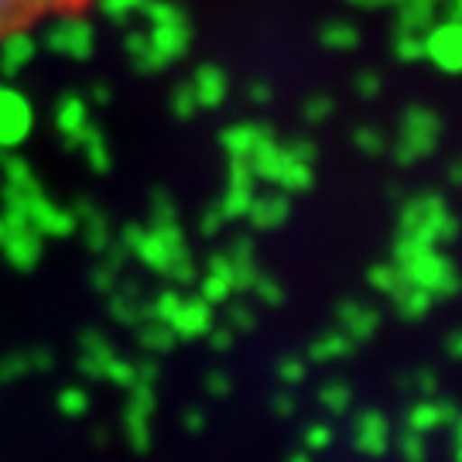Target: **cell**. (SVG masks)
Here are the masks:
<instances>
[{
	"label": "cell",
	"instance_id": "cell-1",
	"mask_svg": "<svg viewBox=\"0 0 462 462\" xmlns=\"http://www.w3.org/2000/svg\"><path fill=\"white\" fill-rule=\"evenodd\" d=\"M394 264L401 267L404 281H411V284H418V288H425L435 301L452 298L462 291V274L456 271V264H452L439 247H425V244H411V240L397 236Z\"/></svg>",
	"mask_w": 462,
	"mask_h": 462
},
{
	"label": "cell",
	"instance_id": "cell-2",
	"mask_svg": "<svg viewBox=\"0 0 462 462\" xmlns=\"http://www.w3.org/2000/svg\"><path fill=\"white\" fill-rule=\"evenodd\" d=\"M397 236H404L411 244H425V247H442V244H452L459 236V219L448 213L446 199L425 192V196H414L404 202Z\"/></svg>",
	"mask_w": 462,
	"mask_h": 462
},
{
	"label": "cell",
	"instance_id": "cell-3",
	"mask_svg": "<svg viewBox=\"0 0 462 462\" xmlns=\"http://www.w3.org/2000/svg\"><path fill=\"white\" fill-rule=\"evenodd\" d=\"M439 134H442V124H439L435 110H429V106H408L404 116H401L394 162L397 165H418V162H425L429 154H435Z\"/></svg>",
	"mask_w": 462,
	"mask_h": 462
},
{
	"label": "cell",
	"instance_id": "cell-4",
	"mask_svg": "<svg viewBox=\"0 0 462 462\" xmlns=\"http://www.w3.org/2000/svg\"><path fill=\"white\" fill-rule=\"evenodd\" d=\"M261 171H264L271 182H278L284 192H309L315 185V171L312 165H305V162H298L295 154L288 151V144L284 148H278V144H267L264 151H261Z\"/></svg>",
	"mask_w": 462,
	"mask_h": 462
},
{
	"label": "cell",
	"instance_id": "cell-5",
	"mask_svg": "<svg viewBox=\"0 0 462 462\" xmlns=\"http://www.w3.org/2000/svg\"><path fill=\"white\" fill-rule=\"evenodd\" d=\"M425 59L446 76H462V21H442L425 32Z\"/></svg>",
	"mask_w": 462,
	"mask_h": 462
},
{
	"label": "cell",
	"instance_id": "cell-6",
	"mask_svg": "<svg viewBox=\"0 0 462 462\" xmlns=\"http://www.w3.org/2000/svg\"><path fill=\"white\" fill-rule=\"evenodd\" d=\"M69 0H0V42L32 28L34 21L66 7Z\"/></svg>",
	"mask_w": 462,
	"mask_h": 462
},
{
	"label": "cell",
	"instance_id": "cell-7",
	"mask_svg": "<svg viewBox=\"0 0 462 462\" xmlns=\"http://www.w3.org/2000/svg\"><path fill=\"white\" fill-rule=\"evenodd\" d=\"M336 322H339V332H346L353 343H366L380 329V315L364 301H343L336 309Z\"/></svg>",
	"mask_w": 462,
	"mask_h": 462
},
{
	"label": "cell",
	"instance_id": "cell-8",
	"mask_svg": "<svg viewBox=\"0 0 462 462\" xmlns=\"http://www.w3.org/2000/svg\"><path fill=\"white\" fill-rule=\"evenodd\" d=\"M397 28L401 32H418L425 34L435 21L439 11V0H397Z\"/></svg>",
	"mask_w": 462,
	"mask_h": 462
},
{
	"label": "cell",
	"instance_id": "cell-9",
	"mask_svg": "<svg viewBox=\"0 0 462 462\" xmlns=\"http://www.w3.org/2000/svg\"><path fill=\"white\" fill-rule=\"evenodd\" d=\"M391 301H394L397 315H401V319H408V322H418V319H425V315L431 312V305H435V298H431L425 288L411 284V281H404V284L397 288L394 295H391Z\"/></svg>",
	"mask_w": 462,
	"mask_h": 462
},
{
	"label": "cell",
	"instance_id": "cell-10",
	"mask_svg": "<svg viewBox=\"0 0 462 462\" xmlns=\"http://www.w3.org/2000/svg\"><path fill=\"white\" fill-rule=\"evenodd\" d=\"M319 45L329 51H353L360 45V28L356 24H349V21H326L322 28H319Z\"/></svg>",
	"mask_w": 462,
	"mask_h": 462
},
{
	"label": "cell",
	"instance_id": "cell-11",
	"mask_svg": "<svg viewBox=\"0 0 462 462\" xmlns=\"http://www.w3.org/2000/svg\"><path fill=\"white\" fill-rule=\"evenodd\" d=\"M349 349H353V339H349L346 332H322V336H315L309 353H312V360H336V356H346Z\"/></svg>",
	"mask_w": 462,
	"mask_h": 462
},
{
	"label": "cell",
	"instance_id": "cell-12",
	"mask_svg": "<svg viewBox=\"0 0 462 462\" xmlns=\"http://www.w3.org/2000/svg\"><path fill=\"white\" fill-rule=\"evenodd\" d=\"M391 51H394L397 62H421L425 59V34L418 32H394V42H391Z\"/></svg>",
	"mask_w": 462,
	"mask_h": 462
},
{
	"label": "cell",
	"instance_id": "cell-13",
	"mask_svg": "<svg viewBox=\"0 0 462 462\" xmlns=\"http://www.w3.org/2000/svg\"><path fill=\"white\" fill-rule=\"evenodd\" d=\"M366 281H370V288L374 291H380V295H394L397 288L404 284V274H401V267L397 264H377L366 271Z\"/></svg>",
	"mask_w": 462,
	"mask_h": 462
},
{
	"label": "cell",
	"instance_id": "cell-14",
	"mask_svg": "<svg viewBox=\"0 0 462 462\" xmlns=\"http://www.w3.org/2000/svg\"><path fill=\"white\" fill-rule=\"evenodd\" d=\"M288 199L284 196H274V199H264V202H257V213H254V219L261 223V226H267V230H274V226H281L284 219H288Z\"/></svg>",
	"mask_w": 462,
	"mask_h": 462
},
{
	"label": "cell",
	"instance_id": "cell-15",
	"mask_svg": "<svg viewBox=\"0 0 462 462\" xmlns=\"http://www.w3.org/2000/svg\"><path fill=\"white\" fill-rule=\"evenodd\" d=\"M336 114V103H332V97H326V93H312V97L301 103V120L305 124H326L329 116Z\"/></svg>",
	"mask_w": 462,
	"mask_h": 462
},
{
	"label": "cell",
	"instance_id": "cell-16",
	"mask_svg": "<svg viewBox=\"0 0 462 462\" xmlns=\"http://www.w3.org/2000/svg\"><path fill=\"white\" fill-rule=\"evenodd\" d=\"M353 144H356V151H364L366 158H374V154H383V151H387L383 134H380L377 127H370V124H360V127L353 131Z\"/></svg>",
	"mask_w": 462,
	"mask_h": 462
},
{
	"label": "cell",
	"instance_id": "cell-17",
	"mask_svg": "<svg viewBox=\"0 0 462 462\" xmlns=\"http://www.w3.org/2000/svg\"><path fill=\"white\" fill-rule=\"evenodd\" d=\"M353 86H356V97H360V99H374L380 89H383L377 69H360V72L353 76Z\"/></svg>",
	"mask_w": 462,
	"mask_h": 462
},
{
	"label": "cell",
	"instance_id": "cell-18",
	"mask_svg": "<svg viewBox=\"0 0 462 462\" xmlns=\"http://www.w3.org/2000/svg\"><path fill=\"white\" fill-rule=\"evenodd\" d=\"M288 151L295 154L298 162H305V165H312L315 158H319V148H315V141H309V137H298V141H291V144H288Z\"/></svg>",
	"mask_w": 462,
	"mask_h": 462
},
{
	"label": "cell",
	"instance_id": "cell-19",
	"mask_svg": "<svg viewBox=\"0 0 462 462\" xmlns=\"http://www.w3.org/2000/svg\"><path fill=\"white\" fill-rule=\"evenodd\" d=\"M353 7H360V11H394L397 0H349Z\"/></svg>",
	"mask_w": 462,
	"mask_h": 462
},
{
	"label": "cell",
	"instance_id": "cell-20",
	"mask_svg": "<svg viewBox=\"0 0 462 462\" xmlns=\"http://www.w3.org/2000/svg\"><path fill=\"white\" fill-rule=\"evenodd\" d=\"M446 353L448 356H462V329L448 332L446 336Z\"/></svg>",
	"mask_w": 462,
	"mask_h": 462
},
{
	"label": "cell",
	"instance_id": "cell-21",
	"mask_svg": "<svg viewBox=\"0 0 462 462\" xmlns=\"http://www.w3.org/2000/svg\"><path fill=\"white\" fill-rule=\"evenodd\" d=\"M442 4H446L448 21H462V0H442Z\"/></svg>",
	"mask_w": 462,
	"mask_h": 462
},
{
	"label": "cell",
	"instance_id": "cell-22",
	"mask_svg": "<svg viewBox=\"0 0 462 462\" xmlns=\"http://www.w3.org/2000/svg\"><path fill=\"white\" fill-rule=\"evenodd\" d=\"M448 182H452V185H462V162H456V165L448 168Z\"/></svg>",
	"mask_w": 462,
	"mask_h": 462
}]
</instances>
